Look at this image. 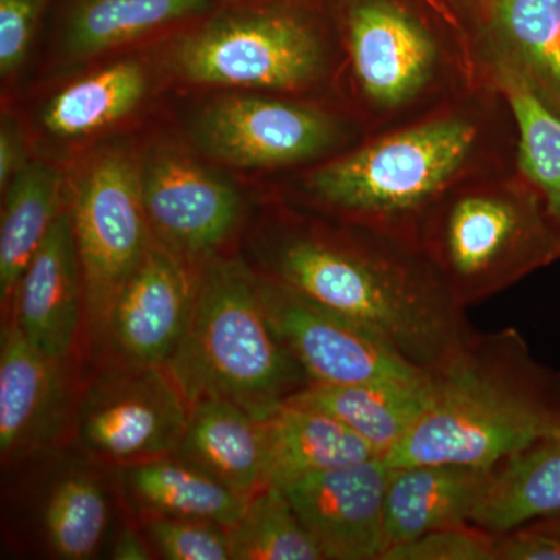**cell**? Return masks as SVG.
<instances>
[{"label":"cell","instance_id":"25","mask_svg":"<svg viewBox=\"0 0 560 560\" xmlns=\"http://www.w3.org/2000/svg\"><path fill=\"white\" fill-rule=\"evenodd\" d=\"M62 187L60 171L28 162L7 187L0 223V302L3 318L40 243L57 220Z\"/></svg>","mask_w":560,"mask_h":560},{"label":"cell","instance_id":"1","mask_svg":"<svg viewBox=\"0 0 560 560\" xmlns=\"http://www.w3.org/2000/svg\"><path fill=\"white\" fill-rule=\"evenodd\" d=\"M257 259L260 275L355 320L419 370L436 371L475 331L422 246L389 232L285 210Z\"/></svg>","mask_w":560,"mask_h":560},{"label":"cell","instance_id":"22","mask_svg":"<svg viewBox=\"0 0 560 560\" xmlns=\"http://www.w3.org/2000/svg\"><path fill=\"white\" fill-rule=\"evenodd\" d=\"M215 0H66L61 46L72 60L200 20Z\"/></svg>","mask_w":560,"mask_h":560},{"label":"cell","instance_id":"19","mask_svg":"<svg viewBox=\"0 0 560 560\" xmlns=\"http://www.w3.org/2000/svg\"><path fill=\"white\" fill-rule=\"evenodd\" d=\"M173 455L246 497L270 486L265 418L234 401L202 399L191 404L186 430Z\"/></svg>","mask_w":560,"mask_h":560},{"label":"cell","instance_id":"30","mask_svg":"<svg viewBox=\"0 0 560 560\" xmlns=\"http://www.w3.org/2000/svg\"><path fill=\"white\" fill-rule=\"evenodd\" d=\"M151 548L167 560H232L230 533L215 523L147 515Z\"/></svg>","mask_w":560,"mask_h":560},{"label":"cell","instance_id":"4","mask_svg":"<svg viewBox=\"0 0 560 560\" xmlns=\"http://www.w3.org/2000/svg\"><path fill=\"white\" fill-rule=\"evenodd\" d=\"M341 47L337 102L366 135L393 130L481 83L444 0H327Z\"/></svg>","mask_w":560,"mask_h":560},{"label":"cell","instance_id":"31","mask_svg":"<svg viewBox=\"0 0 560 560\" xmlns=\"http://www.w3.org/2000/svg\"><path fill=\"white\" fill-rule=\"evenodd\" d=\"M383 560H497V534L460 523L397 545Z\"/></svg>","mask_w":560,"mask_h":560},{"label":"cell","instance_id":"3","mask_svg":"<svg viewBox=\"0 0 560 560\" xmlns=\"http://www.w3.org/2000/svg\"><path fill=\"white\" fill-rule=\"evenodd\" d=\"M433 396L390 467L447 463L493 467L560 431V374L530 353L521 331H478L431 372Z\"/></svg>","mask_w":560,"mask_h":560},{"label":"cell","instance_id":"17","mask_svg":"<svg viewBox=\"0 0 560 560\" xmlns=\"http://www.w3.org/2000/svg\"><path fill=\"white\" fill-rule=\"evenodd\" d=\"M24 337L51 359L68 360L79 341L83 278L69 210L58 213L22 275L9 315Z\"/></svg>","mask_w":560,"mask_h":560},{"label":"cell","instance_id":"32","mask_svg":"<svg viewBox=\"0 0 560 560\" xmlns=\"http://www.w3.org/2000/svg\"><path fill=\"white\" fill-rule=\"evenodd\" d=\"M50 0H0V75L20 70Z\"/></svg>","mask_w":560,"mask_h":560},{"label":"cell","instance_id":"24","mask_svg":"<svg viewBox=\"0 0 560 560\" xmlns=\"http://www.w3.org/2000/svg\"><path fill=\"white\" fill-rule=\"evenodd\" d=\"M560 514V431L504 459L471 523L501 534Z\"/></svg>","mask_w":560,"mask_h":560},{"label":"cell","instance_id":"10","mask_svg":"<svg viewBox=\"0 0 560 560\" xmlns=\"http://www.w3.org/2000/svg\"><path fill=\"white\" fill-rule=\"evenodd\" d=\"M190 408L164 366L120 364L81 397L73 430L81 447L94 458L127 466L172 455Z\"/></svg>","mask_w":560,"mask_h":560},{"label":"cell","instance_id":"27","mask_svg":"<svg viewBox=\"0 0 560 560\" xmlns=\"http://www.w3.org/2000/svg\"><path fill=\"white\" fill-rule=\"evenodd\" d=\"M108 525L109 501L97 477L75 470L55 482L43 511V533L57 558H94Z\"/></svg>","mask_w":560,"mask_h":560},{"label":"cell","instance_id":"14","mask_svg":"<svg viewBox=\"0 0 560 560\" xmlns=\"http://www.w3.org/2000/svg\"><path fill=\"white\" fill-rule=\"evenodd\" d=\"M154 242L114 301L102 337L120 364L164 366L189 329L200 271Z\"/></svg>","mask_w":560,"mask_h":560},{"label":"cell","instance_id":"2","mask_svg":"<svg viewBox=\"0 0 560 560\" xmlns=\"http://www.w3.org/2000/svg\"><path fill=\"white\" fill-rule=\"evenodd\" d=\"M512 168L514 114L503 92L481 81L419 119L298 172L291 190L304 209L418 242L420 224L445 194Z\"/></svg>","mask_w":560,"mask_h":560},{"label":"cell","instance_id":"18","mask_svg":"<svg viewBox=\"0 0 560 560\" xmlns=\"http://www.w3.org/2000/svg\"><path fill=\"white\" fill-rule=\"evenodd\" d=\"M493 469L447 463L390 467L385 497V555L431 530L471 522L488 492Z\"/></svg>","mask_w":560,"mask_h":560},{"label":"cell","instance_id":"15","mask_svg":"<svg viewBox=\"0 0 560 560\" xmlns=\"http://www.w3.org/2000/svg\"><path fill=\"white\" fill-rule=\"evenodd\" d=\"M390 467L383 458L304 475L278 488L331 560H382Z\"/></svg>","mask_w":560,"mask_h":560},{"label":"cell","instance_id":"33","mask_svg":"<svg viewBox=\"0 0 560 560\" xmlns=\"http://www.w3.org/2000/svg\"><path fill=\"white\" fill-rule=\"evenodd\" d=\"M497 560H560V514L497 534Z\"/></svg>","mask_w":560,"mask_h":560},{"label":"cell","instance_id":"23","mask_svg":"<svg viewBox=\"0 0 560 560\" xmlns=\"http://www.w3.org/2000/svg\"><path fill=\"white\" fill-rule=\"evenodd\" d=\"M268 485L381 458L341 420L313 408L282 405L265 418Z\"/></svg>","mask_w":560,"mask_h":560},{"label":"cell","instance_id":"16","mask_svg":"<svg viewBox=\"0 0 560 560\" xmlns=\"http://www.w3.org/2000/svg\"><path fill=\"white\" fill-rule=\"evenodd\" d=\"M66 361L51 359L3 319L0 340V453L13 463L57 440L69 412Z\"/></svg>","mask_w":560,"mask_h":560},{"label":"cell","instance_id":"28","mask_svg":"<svg viewBox=\"0 0 560 560\" xmlns=\"http://www.w3.org/2000/svg\"><path fill=\"white\" fill-rule=\"evenodd\" d=\"M230 533L232 560H326L283 490L270 485L249 497Z\"/></svg>","mask_w":560,"mask_h":560},{"label":"cell","instance_id":"26","mask_svg":"<svg viewBox=\"0 0 560 560\" xmlns=\"http://www.w3.org/2000/svg\"><path fill=\"white\" fill-rule=\"evenodd\" d=\"M147 91L149 75L140 62H114L55 94L40 120L58 138L92 135L131 114Z\"/></svg>","mask_w":560,"mask_h":560},{"label":"cell","instance_id":"35","mask_svg":"<svg viewBox=\"0 0 560 560\" xmlns=\"http://www.w3.org/2000/svg\"><path fill=\"white\" fill-rule=\"evenodd\" d=\"M110 558L117 560H149L153 559L154 551L151 548L150 540L143 536V530L132 528H124L117 534V539L113 545Z\"/></svg>","mask_w":560,"mask_h":560},{"label":"cell","instance_id":"11","mask_svg":"<svg viewBox=\"0 0 560 560\" xmlns=\"http://www.w3.org/2000/svg\"><path fill=\"white\" fill-rule=\"evenodd\" d=\"M478 79L515 81L560 114V0H445Z\"/></svg>","mask_w":560,"mask_h":560},{"label":"cell","instance_id":"9","mask_svg":"<svg viewBox=\"0 0 560 560\" xmlns=\"http://www.w3.org/2000/svg\"><path fill=\"white\" fill-rule=\"evenodd\" d=\"M73 235L83 278L84 311L102 337L114 301L153 246L139 164L125 151H103L88 162L73 187Z\"/></svg>","mask_w":560,"mask_h":560},{"label":"cell","instance_id":"7","mask_svg":"<svg viewBox=\"0 0 560 560\" xmlns=\"http://www.w3.org/2000/svg\"><path fill=\"white\" fill-rule=\"evenodd\" d=\"M419 245L463 308L560 259V224L518 168L467 180L427 213Z\"/></svg>","mask_w":560,"mask_h":560},{"label":"cell","instance_id":"8","mask_svg":"<svg viewBox=\"0 0 560 560\" xmlns=\"http://www.w3.org/2000/svg\"><path fill=\"white\" fill-rule=\"evenodd\" d=\"M212 160L249 171H307L345 153L366 131L335 102L237 94L205 106L191 125Z\"/></svg>","mask_w":560,"mask_h":560},{"label":"cell","instance_id":"21","mask_svg":"<svg viewBox=\"0 0 560 560\" xmlns=\"http://www.w3.org/2000/svg\"><path fill=\"white\" fill-rule=\"evenodd\" d=\"M128 499L142 514L215 523L231 529L249 497L176 455L120 466Z\"/></svg>","mask_w":560,"mask_h":560},{"label":"cell","instance_id":"29","mask_svg":"<svg viewBox=\"0 0 560 560\" xmlns=\"http://www.w3.org/2000/svg\"><path fill=\"white\" fill-rule=\"evenodd\" d=\"M517 125V168L540 191L560 224V114L515 81L497 84Z\"/></svg>","mask_w":560,"mask_h":560},{"label":"cell","instance_id":"5","mask_svg":"<svg viewBox=\"0 0 560 560\" xmlns=\"http://www.w3.org/2000/svg\"><path fill=\"white\" fill-rule=\"evenodd\" d=\"M171 65L194 84L338 103L341 47L327 0L217 2L175 40Z\"/></svg>","mask_w":560,"mask_h":560},{"label":"cell","instance_id":"13","mask_svg":"<svg viewBox=\"0 0 560 560\" xmlns=\"http://www.w3.org/2000/svg\"><path fill=\"white\" fill-rule=\"evenodd\" d=\"M139 183L154 242L183 259H213L241 223L237 189L179 151L150 153Z\"/></svg>","mask_w":560,"mask_h":560},{"label":"cell","instance_id":"6","mask_svg":"<svg viewBox=\"0 0 560 560\" xmlns=\"http://www.w3.org/2000/svg\"><path fill=\"white\" fill-rule=\"evenodd\" d=\"M165 370L190 405L230 400L259 418L311 383L265 312L256 270L221 257L202 265L189 329Z\"/></svg>","mask_w":560,"mask_h":560},{"label":"cell","instance_id":"36","mask_svg":"<svg viewBox=\"0 0 560 560\" xmlns=\"http://www.w3.org/2000/svg\"><path fill=\"white\" fill-rule=\"evenodd\" d=\"M215 2L237 3V2H250V0H215Z\"/></svg>","mask_w":560,"mask_h":560},{"label":"cell","instance_id":"37","mask_svg":"<svg viewBox=\"0 0 560 560\" xmlns=\"http://www.w3.org/2000/svg\"><path fill=\"white\" fill-rule=\"evenodd\" d=\"M444 2H445V0H444ZM445 3H447V2H445Z\"/></svg>","mask_w":560,"mask_h":560},{"label":"cell","instance_id":"34","mask_svg":"<svg viewBox=\"0 0 560 560\" xmlns=\"http://www.w3.org/2000/svg\"><path fill=\"white\" fill-rule=\"evenodd\" d=\"M27 150L21 125L11 114L0 120V189L5 191L11 179L27 167Z\"/></svg>","mask_w":560,"mask_h":560},{"label":"cell","instance_id":"20","mask_svg":"<svg viewBox=\"0 0 560 560\" xmlns=\"http://www.w3.org/2000/svg\"><path fill=\"white\" fill-rule=\"evenodd\" d=\"M431 396L433 375L423 372L411 378L353 385L308 383L285 401L334 416L385 458L415 429Z\"/></svg>","mask_w":560,"mask_h":560},{"label":"cell","instance_id":"12","mask_svg":"<svg viewBox=\"0 0 560 560\" xmlns=\"http://www.w3.org/2000/svg\"><path fill=\"white\" fill-rule=\"evenodd\" d=\"M257 272L265 312L291 357L318 385L411 378L423 371L355 320Z\"/></svg>","mask_w":560,"mask_h":560}]
</instances>
